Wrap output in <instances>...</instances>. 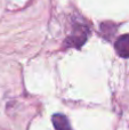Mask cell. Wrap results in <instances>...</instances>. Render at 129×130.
Returning <instances> with one entry per match:
<instances>
[{"mask_svg": "<svg viewBox=\"0 0 129 130\" xmlns=\"http://www.w3.org/2000/svg\"><path fill=\"white\" fill-rule=\"evenodd\" d=\"M53 124L56 130H72L70 126L68 118L63 114H55L53 115Z\"/></svg>", "mask_w": 129, "mask_h": 130, "instance_id": "3", "label": "cell"}, {"mask_svg": "<svg viewBox=\"0 0 129 130\" xmlns=\"http://www.w3.org/2000/svg\"><path fill=\"white\" fill-rule=\"evenodd\" d=\"M116 50L119 56L129 58V34L121 36L116 42Z\"/></svg>", "mask_w": 129, "mask_h": 130, "instance_id": "2", "label": "cell"}, {"mask_svg": "<svg viewBox=\"0 0 129 130\" xmlns=\"http://www.w3.org/2000/svg\"><path fill=\"white\" fill-rule=\"evenodd\" d=\"M87 37H88V29L85 25H77L73 29V32L71 33L66 43L71 47H80L86 42Z\"/></svg>", "mask_w": 129, "mask_h": 130, "instance_id": "1", "label": "cell"}]
</instances>
